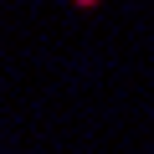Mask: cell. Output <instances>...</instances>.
I'll return each mask as SVG.
<instances>
[{
	"label": "cell",
	"instance_id": "cell-1",
	"mask_svg": "<svg viewBox=\"0 0 154 154\" xmlns=\"http://www.w3.org/2000/svg\"><path fill=\"white\" fill-rule=\"evenodd\" d=\"M72 5H82V11H93V5H98V0H72Z\"/></svg>",
	"mask_w": 154,
	"mask_h": 154
}]
</instances>
